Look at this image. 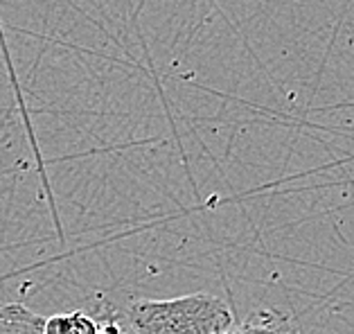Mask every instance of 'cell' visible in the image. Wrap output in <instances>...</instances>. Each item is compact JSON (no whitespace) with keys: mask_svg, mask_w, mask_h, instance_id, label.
<instances>
[{"mask_svg":"<svg viewBox=\"0 0 354 334\" xmlns=\"http://www.w3.org/2000/svg\"><path fill=\"white\" fill-rule=\"evenodd\" d=\"M127 321L133 334H230L235 328L226 301L201 291L167 301H133Z\"/></svg>","mask_w":354,"mask_h":334,"instance_id":"obj_1","label":"cell"},{"mask_svg":"<svg viewBox=\"0 0 354 334\" xmlns=\"http://www.w3.org/2000/svg\"><path fill=\"white\" fill-rule=\"evenodd\" d=\"M230 334H300V328L287 312L257 310L246 321L235 325Z\"/></svg>","mask_w":354,"mask_h":334,"instance_id":"obj_2","label":"cell"},{"mask_svg":"<svg viewBox=\"0 0 354 334\" xmlns=\"http://www.w3.org/2000/svg\"><path fill=\"white\" fill-rule=\"evenodd\" d=\"M100 319L88 312L75 310L43 319L41 334H97Z\"/></svg>","mask_w":354,"mask_h":334,"instance_id":"obj_3","label":"cell"},{"mask_svg":"<svg viewBox=\"0 0 354 334\" xmlns=\"http://www.w3.org/2000/svg\"><path fill=\"white\" fill-rule=\"evenodd\" d=\"M43 319L21 303H0V334H41Z\"/></svg>","mask_w":354,"mask_h":334,"instance_id":"obj_4","label":"cell"},{"mask_svg":"<svg viewBox=\"0 0 354 334\" xmlns=\"http://www.w3.org/2000/svg\"><path fill=\"white\" fill-rule=\"evenodd\" d=\"M97 334H133V332L129 328V321L127 323L118 321V312H109L104 319L100 321Z\"/></svg>","mask_w":354,"mask_h":334,"instance_id":"obj_5","label":"cell"}]
</instances>
